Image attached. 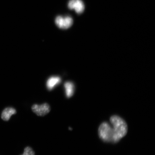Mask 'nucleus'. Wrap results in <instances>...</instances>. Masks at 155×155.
Here are the masks:
<instances>
[{
    "label": "nucleus",
    "instance_id": "1",
    "mask_svg": "<svg viewBox=\"0 0 155 155\" xmlns=\"http://www.w3.org/2000/svg\"><path fill=\"white\" fill-rule=\"evenodd\" d=\"M98 134L100 138L105 142L116 143L121 139L116 134L113 128L105 122L102 123L99 127Z\"/></svg>",
    "mask_w": 155,
    "mask_h": 155
},
{
    "label": "nucleus",
    "instance_id": "2",
    "mask_svg": "<svg viewBox=\"0 0 155 155\" xmlns=\"http://www.w3.org/2000/svg\"><path fill=\"white\" fill-rule=\"evenodd\" d=\"M110 122L116 134L121 139L127 135V125L125 121L120 116L113 115L110 118Z\"/></svg>",
    "mask_w": 155,
    "mask_h": 155
},
{
    "label": "nucleus",
    "instance_id": "3",
    "mask_svg": "<svg viewBox=\"0 0 155 155\" xmlns=\"http://www.w3.org/2000/svg\"><path fill=\"white\" fill-rule=\"evenodd\" d=\"M73 19L71 17L58 16L56 18L55 23L57 26L60 28L67 29L72 26Z\"/></svg>",
    "mask_w": 155,
    "mask_h": 155
},
{
    "label": "nucleus",
    "instance_id": "4",
    "mask_svg": "<svg viewBox=\"0 0 155 155\" xmlns=\"http://www.w3.org/2000/svg\"><path fill=\"white\" fill-rule=\"evenodd\" d=\"M32 111L38 116H43L46 115L50 111V106L47 103L41 105L35 104L32 107Z\"/></svg>",
    "mask_w": 155,
    "mask_h": 155
},
{
    "label": "nucleus",
    "instance_id": "5",
    "mask_svg": "<svg viewBox=\"0 0 155 155\" xmlns=\"http://www.w3.org/2000/svg\"><path fill=\"white\" fill-rule=\"evenodd\" d=\"M68 7L70 9H74L78 14L82 13L85 8L84 3L81 0H70L68 3Z\"/></svg>",
    "mask_w": 155,
    "mask_h": 155
},
{
    "label": "nucleus",
    "instance_id": "6",
    "mask_svg": "<svg viewBox=\"0 0 155 155\" xmlns=\"http://www.w3.org/2000/svg\"><path fill=\"white\" fill-rule=\"evenodd\" d=\"M16 114V110L14 108L9 107L4 110L1 114V118L4 121H8L11 116Z\"/></svg>",
    "mask_w": 155,
    "mask_h": 155
},
{
    "label": "nucleus",
    "instance_id": "7",
    "mask_svg": "<svg viewBox=\"0 0 155 155\" xmlns=\"http://www.w3.org/2000/svg\"><path fill=\"white\" fill-rule=\"evenodd\" d=\"M61 78L58 76L52 77L50 78L47 81L46 86L48 90H51L61 83Z\"/></svg>",
    "mask_w": 155,
    "mask_h": 155
},
{
    "label": "nucleus",
    "instance_id": "8",
    "mask_svg": "<svg viewBox=\"0 0 155 155\" xmlns=\"http://www.w3.org/2000/svg\"><path fill=\"white\" fill-rule=\"evenodd\" d=\"M64 88L65 90L66 95L67 98H71L74 94L75 87L72 82H66L65 83Z\"/></svg>",
    "mask_w": 155,
    "mask_h": 155
},
{
    "label": "nucleus",
    "instance_id": "9",
    "mask_svg": "<svg viewBox=\"0 0 155 155\" xmlns=\"http://www.w3.org/2000/svg\"><path fill=\"white\" fill-rule=\"evenodd\" d=\"M21 155H35V152L30 147H27L25 149L24 153Z\"/></svg>",
    "mask_w": 155,
    "mask_h": 155
}]
</instances>
